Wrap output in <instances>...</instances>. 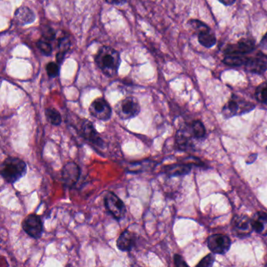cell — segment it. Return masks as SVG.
Returning <instances> with one entry per match:
<instances>
[{
  "label": "cell",
  "mask_w": 267,
  "mask_h": 267,
  "mask_svg": "<svg viewBox=\"0 0 267 267\" xmlns=\"http://www.w3.org/2000/svg\"><path fill=\"white\" fill-rule=\"evenodd\" d=\"M207 245L213 254L224 255L231 248L230 237L223 234H213L207 239Z\"/></svg>",
  "instance_id": "obj_9"
},
{
  "label": "cell",
  "mask_w": 267,
  "mask_h": 267,
  "mask_svg": "<svg viewBox=\"0 0 267 267\" xmlns=\"http://www.w3.org/2000/svg\"><path fill=\"white\" fill-rule=\"evenodd\" d=\"M245 67L248 71L255 74H263L267 70V57L259 54L255 57H249Z\"/></svg>",
  "instance_id": "obj_13"
},
{
  "label": "cell",
  "mask_w": 267,
  "mask_h": 267,
  "mask_svg": "<svg viewBox=\"0 0 267 267\" xmlns=\"http://www.w3.org/2000/svg\"><path fill=\"white\" fill-rule=\"evenodd\" d=\"M198 35H199V42L200 44L206 48L213 47L217 43V38L211 32L210 29L200 32Z\"/></svg>",
  "instance_id": "obj_20"
},
{
  "label": "cell",
  "mask_w": 267,
  "mask_h": 267,
  "mask_svg": "<svg viewBox=\"0 0 267 267\" xmlns=\"http://www.w3.org/2000/svg\"><path fill=\"white\" fill-rule=\"evenodd\" d=\"M95 62L102 72L107 76L114 77L119 68L121 58L116 50L111 47H102L95 56Z\"/></svg>",
  "instance_id": "obj_1"
},
{
  "label": "cell",
  "mask_w": 267,
  "mask_h": 267,
  "mask_svg": "<svg viewBox=\"0 0 267 267\" xmlns=\"http://www.w3.org/2000/svg\"><path fill=\"white\" fill-rule=\"evenodd\" d=\"M82 135L92 145L102 149L104 147V142L101 136L93 126V122L89 120H84L81 126Z\"/></svg>",
  "instance_id": "obj_11"
},
{
  "label": "cell",
  "mask_w": 267,
  "mask_h": 267,
  "mask_svg": "<svg viewBox=\"0 0 267 267\" xmlns=\"http://www.w3.org/2000/svg\"><path fill=\"white\" fill-rule=\"evenodd\" d=\"M253 229L262 236H267V213L258 212L251 218Z\"/></svg>",
  "instance_id": "obj_16"
},
{
  "label": "cell",
  "mask_w": 267,
  "mask_h": 267,
  "mask_svg": "<svg viewBox=\"0 0 267 267\" xmlns=\"http://www.w3.org/2000/svg\"><path fill=\"white\" fill-rule=\"evenodd\" d=\"M37 47L42 52V53L47 57H50L53 53V47L47 39H40L38 41Z\"/></svg>",
  "instance_id": "obj_24"
},
{
  "label": "cell",
  "mask_w": 267,
  "mask_h": 267,
  "mask_svg": "<svg viewBox=\"0 0 267 267\" xmlns=\"http://www.w3.org/2000/svg\"><path fill=\"white\" fill-rule=\"evenodd\" d=\"M45 116L47 117V121L53 126H59L62 122L61 114L57 109L53 107H48L45 110Z\"/></svg>",
  "instance_id": "obj_22"
},
{
  "label": "cell",
  "mask_w": 267,
  "mask_h": 267,
  "mask_svg": "<svg viewBox=\"0 0 267 267\" xmlns=\"http://www.w3.org/2000/svg\"><path fill=\"white\" fill-rule=\"evenodd\" d=\"M253 108H255V105L253 103L245 101L237 96H233L225 104L222 112L226 118H230L234 116H241L243 114L251 112Z\"/></svg>",
  "instance_id": "obj_4"
},
{
  "label": "cell",
  "mask_w": 267,
  "mask_h": 267,
  "mask_svg": "<svg viewBox=\"0 0 267 267\" xmlns=\"http://www.w3.org/2000/svg\"><path fill=\"white\" fill-rule=\"evenodd\" d=\"M255 41L251 39H242L236 45H229L225 50V53H237L247 54L255 49Z\"/></svg>",
  "instance_id": "obj_14"
},
{
  "label": "cell",
  "mask_w": 267,
  "mask_h": 267,
  "mask_svg": "<svg viewBox=\"0 0 267 267\" xmlns=\"http://www.w3.org/2000/svg\"><path fill=\"white\" fill-rule=\"evenodd\" d=\"M260 47L263 50H267V33L264 34V36L263 37L261 42H260Z\"/></svg>",
  "instance_id": "obj_31"
},
{
  "label": "cell",
  "mask_w": 267,
  "mask_h": 267,
  "mask_svg": "<svg viewBox=\"0 0 267 267\" xmlns=\"http://www.w3.org/2000/svg\"><path fill=\"white\" fill-rule=\"evenodd\" d=\"M189 24H190V26L192 27L193 29H194V30H195V32L198 34H199L202 31L209 29L206 24H204V23L201 22V21L199 20H190L189 21Z\"/></svg>",
  "instance_id": "obj_26"
},
{
  "label": "cell",
  "mask_w": 267,
  "mask_h": 267,
  "mask_svg": "<svg viewBox=\"0 0 267 267\" xmlns=\"http://www.w3.org/2000/svg\"><path fill=\"white\" fill-rule=\"evenodd\" d=\"M105 1L107 3L112 5H123L126 2V0H105Z\"/></svg>",
  "instance_id": "obj_30"
},
{
  "label": "cell",
  "mask_w": 267,
  "mask_h": 267,
  "mask_svg": "<svg viewBox=\"0 0 267 267\" xmlns=\"http://www.w3.org/2000/svg\"><path fill=\"white\" fill-rule=\"evenodd\" d=\"M249 58V57H246V55L241 54V53H225L223 62L226 65H231V66H240L247 63Z\"/></svg>",
  "instance_id": "obj_18"
},
{
  "label": "cell",
  "mask_w": 267,
  "mask_h": 267,
  "mask_svg": "<svg viewBox=\"0 0 267 267\" xmlns=\"http://www.w3.org/2000/svg\"><path fill=\"white\" fill-rule=\"evenodd\" d=\"M215 261V256L213 254L206 255L201 261L197 265V267H210L213 265Z\"/></svg>",
  "instance_id": "obj_28"
},
{
  "label": "cell",
  "mask_w": 267,
  "mask_h": 267,
  "mask_svg": "<svg viewBox=\"0 0 267 267\" xmlns=\"http://www.w3.org/2000/svg\"><path fill=\"white\" fill-rule=\"evenodd\" d=\"M42 34H43V39H47L48 41L53 40L55 37H56L55 31L50 27L48 26H45L43 28Z\"/></svg>",
  "instance_id": "obj_27"
},
{
  "label": "cell",
  "mask_w": 267,
  "mask_h": 267,
  "mask_svg": "<svg viewBox=\"0 0 267 267\" xmlns=\"http://www.w3.org/2000/svg\"><path fill=\"white\" fill-rule=\"evenodd\" d=\"M231 227L234 234L240 238L249 237L254 231L251 218L245 215L234 216L231 221Z\"/></svg>",
  "instance_id": "obj_6"
},
{
  "label": "cell",
  "mask_w": 267,
  "mask_h": 267,
  "mask_svg": "<svg viewBox=\"0 0 267 267\" xmlns=\"http://www.w3.org/2000/svg\"><path fill=\"white\" fill-rule=\"evenodd\" d=\"M81 175V169L75 162H67L61 171V179L66 187L71 188L79 181Z\"/></svg>",
  "instance_id": "obj_10"
},
{
  "label": "cell",
  "mask_w": 267,
  "mask_h": 267,
  "mask_svg": "<svg viewBox=\"0 0 267 267\" xmlns=\"http://www.w3.org/2000/svg\"><path fill=\"white\" fill-rule=\"evenodd\" d=\"M103 202L108 213L116 220L120 221L126 216V205L115 193L111 191L106 193Z\"/></svg>",
  "instance_id": "obj_5"
},
{
  "label": "cell",
  "mask_w": 267,
  "mask_h": 267,
  "mask_svg": "<svg viewBox=\"0 0 267 267\" xmlns=\"http://www.w3.org/2000/svg\"><path fill=\"white\" fill-rule=\"evenodd\" d=\"M15 20L17 24L23 26V25L34 22L35 20V15L33 10L29 7L21 6L15 11Z\"/></svg>",
  "instance_id": "obj_15"
},
{
  "label": "cell",
  "mask_w": 267,
  "mask_h": 267,
  "mask_svg": "<svg viewBox=\"0 0 267 267\" xmlns=\"http://www.w3.org/2000/svg\"><path fill=\"white\" fill-rule=\"evenodd\" d=\"M191 170V166L187 164H174L166 166L165 172L169 177L184 176L188 174Z\"/></svg>",
  "instance_id": "obj_17"
},
{
  "label": "cell",
  "mask_w": 267,
  "mask_h": 267,
  "mask_svg": "<svg viewBox=\"0 0 267 267\" xmlns=\"http://www.w3.org/2000/svg\"></svg>",
  "instance_id": "obj_33"
},
{
  "label": "cell",
  "mask_w": 267,
  "mask_h": 267,
  "mask_svg": "<svg viewBox=\"0 0 267 267\" xmlns=\"http://www.w3.org/2000/svg\"><path fill=\"white\" fill-rule=\"evenodd\" d=\"M136 236L134 232L124 231L117 237L116 245L117 249L121 251H130L136 246Z\"/></svg>",
  "instance_id": "obj_12"
},
{
  "label": "cell",
  "mask_w": 267,
  "mask_h": 267,
  "mask_svg": "<svg viewBox=\"0 0 267 267\" xmlns=\"http://www.w3.org/2000/svg\"><path fill=\"white\" fill-rule=\"evenodd\" d=\"M27 164L17 157L6 158L0 168V173L6 183L13 184L26 175Z\"/></svg>",
  "instance_id": "obj_2"
},
{
  "label": "cell",
  "mask_w": 267,
  "mask_h": 267,
  "mask_svg": "<svg viewBox=\"0 0 267 267\" xmlns=\"http://www.w3.org/2000/svg\"><path fill=\"white\" fill-rule=\"evenodd\" d=\"M47 72L50 78H56L60 74V67L58 63L50 62L47 65Z\"/></svg>",
  "instance_id": "obj_25"
},
{
  "label": "cell",
  "mask_w": 267,
  "mask_h": 267,
  "mask_svg": "<svg viewBox=\"0 0 267 267\" xmlns=\"http://www.w3.org/2000/svg\"><path fill=\"white\" fill-rule=\"evenodd\" d=\"M92 117L100 121H107L112 116V108L109 103L103 97L94 100L89 107Z\"/></svg>",
  "instance_id": "obj_7"
},
{
  "label": "cell",
  "mask_w": 267,
  "mask_h": 267,
  "mask_svg": "<svg viewBox=\"0 0 267 267\" xmlns=\"http://www.w3.org/2000/svg\"><path fill=\"white\" fill-rule=\"evenodd\" d=\"M70 47H71V43H70V39L67 37H63V38H61V39H59V51L58 53L56 55L57 63L61 64L63 62L65 54L67 53Z\"/></svg>",
  "instance_id": "obj_21"
},
{
  "label": "cell",
  "mask_w": 267,
  "mask_h": 267,
  "mask_svg": "<svg viewBox=\"0 0 267 267\" xmlns=\"http://www.w3.org/2000/svg\"><path fill=\"white\" fill-rule=\"evenodd\" d=\"M190 134L194 139L197 140H203L206 135V130L201 121L199 120L194 121L187 126Z\"/></svg>",
  "instance_id": "obj_19"
},
{
  "label": "cell",
  "mask_w": 267,
  "mask_h": 267,
  "mask_svg": "<svg viewBox=\"0 0 267 267\" xmlns=\"http://www.w3.org/2000/svg\"><path fill=\"white\" fill-rule=\"evenodd\" d=\"M174 263L176 267H187L188 266L184 258L178 254H176L174 255Z\"/></svg>",
  "instance_id": "obj_29"
},
{
  "label": "cell",
  "mask_w": 267,
  "mask_h": 267,
  "mask_svg": "<svg viewBox=\"0 0 267 267\" xmlns=\"http://www.w3.org/2000/svg\"><path fill=\"white\" fill-rule=\"evenodd\" d=\"M22 228L27 234L33 238L41 237L43 233V223L39 216L34 213L29 214L24 218Z\"/></svg>",
  "instance_id": "obj_8"
},
{
  "label": "cell",
  "mask_w": 267,
  "mask_h": 267,
  "mask_svg": "<svg viewBox=\"0 0 267 267\" xmlns=\"http://www.w3.org/2000/svg\"><path fill=\"white\" fill-rule=\"evenodd\" d=\"M255 98L258 101L267 105V83H262L255 90Z\"/></svg>",
  "instance_id": "obj_23"
},
{
  "label": "cell",
  "mask_w": 267,
  "mask_h": 267,
  "mask_svg": "<svg viewBox=\"0 0 267 267\" xmlns=\"http://www.w3.org/2000/svg\"><path fill=\"white\" fill-rule=\"evenodd\" d=\"M115 112L121 119H130L140 114V103L135 97H126L115 106Z\"/></svg>",
  "instance_id": "obj_3"
},
{
  "label": "cell",
  "mask_w": 267,
  "mask_h": 267,
  "mask_svg": "<svg viewBox=\"0 0 267 267\" xmlns=\"http://www.w3.org/2000/svg\"><path fill=\"white\" fill-rule=\"evenodd\" d=\"M218 1H219L221 3H223L225 6H231L235 2V0H218Z\"/></svg>",
  "instance_id": "obj_32"
}]
</instances>
